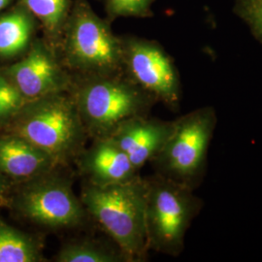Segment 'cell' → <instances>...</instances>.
Returning a JSON list of instances; mask_svg holds the SVG:
<instances>
[{
	"label": "cell",
	"instance_id": "19",
	"mask_svg": "<svg viewBox=\"0 0 262 262\" xmlns=\"http://www.w3.org/2000/svg\"><path fill=\"white\" fill-rule=\"evenodd\" d=\"M155 0H109V11L114 16L146 17L150 14Z\"/></svg>",
	"mask_w": 262,
	"mask_h": 262
},
{
	"label": "cell",
	"instance_id": "14",
	"mask_svg": "<svg viewBox=\"0 0 262 262\" xmlns=\"http://www.w3.org/2000/svg\"><path fill=\"white\" fill-rule=\"evenodd\" d=\"M57 262H124L128 261L122 251L91 240L72 241L64 244L56 255Z\"/></svg>",
	"mask_w": 262,
	"mask_h": 262
},
{
	"label": "cell",
	"instance_id": "12",
	"mask_svg": "<svg viewBox=\"0 0 262 262\" xmlns=\"http://www.w3.org/2000/svg\"><path fill=\"white\" fill-rule=\"evenodd\" d=\"M57 162L18 134L0 137V172L17 179L35 178L53 172Z\"/></svg>",
	"mask_w": 262,
	"mask_h": 262
},
{
	"label": "cell",
	"instance_id": "20",
	"mask_svg": "<svg viewBox=\"0 0 262 262\" xmlns=\"http://www.w3.org/2000/svg\"><path fill=\"white\" fill-rule=\"evenodd\" d=\"M5 188H6V183H5V180H4L1 172H0V196L3 194Z\"/></svg>",
	"mask_w": 262,
	"mask_h": 262
},
{
	"label": "cell",
	"instance_id": "17",
	"mask_svg": "<svg viewBox=\"0 0 262 262\" xmlns=\"http://www.w3.org/2000/svg\"><path fill=\"white\" fill-rule=\"evenodd\" d=\"M27 99L9 79L0 76V122L14 119Z\"/></svg>",
	"mask_w": 262,
	"mask_h": 262
},
{
	"label": "cell",
	"instance_id": "1",
	"mask_svg": "<svg viewBox=\"0 0 262 262\" xmlns=\"http://www.w3.org/2000/svg\"><path fill=\"white\" fill-rule=\"evenodd\" d=\"M147 180L95 186L88 183L81 201L85 211L111 236L128 261H144L149 250L146 227Z\"/></svg>",
	"mask_w": 262,
	"mask_h": 262
},
{
	"label": "cell",
	"instance_id": "7",
	"mask_svg": "<svg viewBox=\"0 0 262 262\" xmlns=\"http://www.w3.org/2000/svg\"><path fill=\"white\" fill-rule=\"evenodd\" d=\"M18 197L19 212L37 225L70 228L82 225L85 209L76 196L69 180L53 172L28 180Z\"/></svg>",
	"mask_w": 262,
	"mask_h": 262
},
{
	"label": "cell",
	"instance_id": "21",
	"mask_svg": "<svg viewBox=\"0 0 262 262\" xmlns=\"http://www.w3.org/2000/svg\"><path fill=\"white\" fill-rule=\"evenodd\" d=\"M9 1L10 0H0V10L4 8L8 4Z\"/></svg>",
	"mask_w": 262,
	"mask_h": 262
},
{
	"label": "cell",
	"instance_id": "18",
	"mask_svg": "<svg viewBox=\"0 0 262 262\" xmlns=\"http://www.w3.org/2000/svg\"><path fill=\"white\" fill-rule=\"evenodd\" d=\"M234 13L262 44V0H235Z\"/></svg>",
	"mask_w": 262,
	"mask_h": 262
},
{
	"label": "cell",
	"instance_id": "4",
	"mask_svg": "<svg viewBox=\"0 0 262 262\" xmlns=\"http://www.w3.org/2000/svg\"><path fill=\"white\" fill-rule=\"evenodd\" d=\"M217 124L213 106L187 113L174 121V129L150 162L156 174L195 190L206 175L208 152Z\"/></svg>",
	"mask_w": 262,
	"mask_h": 262
},
{
	"label": "cell",
	"instance_id": "3",
	"mask_svg": "<svg viewBox=\"0 0 262 262\" xmlns=\"http://www.w3.org/2000/svg\"><path fill=\"white\" fill-rule=\"evenodd\" d=\"M147 180L146 227L149 250L178 256L203 200L183 184L155 174Z\"/></svg>",
	"mask_w": 262,
	"mask_h": 262
},
{
	"label": "cell",
	"instance_id": "5",
	"mask_svg": "<svg viewBox=\"0 0 262 262\" xmlns=\"http://www.w3.org/2000/svg\"><path fill=\"white\" fill-rule=\"evenodd\" d=\"M98 75L79 88L73 96L88 135L109 137L122 122L148 116L158 100L132 81Z\"/></svg>",
	"mask_w": 262,
	"mask_h": 262
},
{
	"label": "cell",
	"instance_id": "15",
	"mask_svg": "<svg viewBox=\"0 0 262 262\" xmlns=\"http://www.w3.org/2000/svg\"><path fill=\"white\" fill-rule=\"evenodd\" d=\"M32 25L28 16L15 12L0 19V56H13L28 45Z\"/></svg>",
	"mask_w": 262,
	"mask_h": 262
},
{
	"label": "cell",
	"instance_id": "9",
	"mask_svg": "<svg viewBox=\"0 0 262 262\" xmlns=\"http://www.w3.org/2000/svg\"><path fill=\"white\" fill-rule=\"evenodd\" d=\"M7 73L27 101L63 92L68 84L56 57L43 44L34 45L28 56L11 66Z\"/></svg>",
	"mask_w": 262,
	"mask_h": 262
},
{
	"label": "cell",
	"instance_id": "13",
	"mask_svg": "<svg viewBox=\"0 0 262 262\" xmlns=\"http://www.w3.org/2000/svg\"><path fill=\"white\" fill-rule=\"evenodd\" d=\"M44 257L39 244L0 220V262H39Z\"/></svg>",
	"mask_w": 262,
	"mask_h": 262
},
{
	"label": "cell",
	"instance_id": "6",
	"mask_svg": "<svg viewBox=\"0 0 262 262\" xmlns=\"http://www.w3.org/2000/svg\"><path fill=\"white\" fill-rule=\"evenodd\" d=\"M66 53L73 67L108 75L122 63L123 47L101 19L81 6L68 27Z\"/></svg>",
	"mask_w": 262,
	"mask_h": 262
},
{
	"label": "cell",
	"instance_id": "2",
	"mask_svg": "<svg viewBox=\"0 0 262 262\" xmlns=\"http://www.w3.org/2000/svg\"><path fill=\"white\" fill-rule=\"evenodd\" d=\"M14 119V133L47 152L58 165L83 151L88 133L74 98L63 92L27 101Z\"/></svg>",
	"mask_w": 262,
	"mask_h": 262
},
{
	"label": "cell",
	"instance_id": "10",
	"mask_svg": "<svg viewBox=\"0 0 262 262\" xmlns=\"http://www.w3.org/2000/svg\"><path fill=\"white\" fill-rule=\"evenodd\" d=\"M173 129L174 121L137 116L122 122L109 138L125 152L139 171L161 151Z\"/></svg>",
	"mask_w": 262,
	"mask_h": 262
},
{
	"label": "cell",
	"instance_id": "8",
	"mask_svg": "<svg viewBox=\"0 0 262 262\" xmlns=\"http://www.w3.org/2000/svg\"><path fill=\"white\" fill-rule=\"evenodd\" d=\"M122 63L131 81L172 110L181 102V83L171 57L159 44L133 39L122 45Z\"/></svg>",
	"mask_w": 262,
	"mask_h": 262
},
{
	"label": "cell",
	"instance_id": "16",
	"mask_svg": "<svg viewBox=\"0 0 262 262\" xmlns=\"http://www.w3.org/2000/svg\"><path fill=\"white\" fill-rule=\"evenodd\" d=\"M24 3L50 32L59 28L67 10V0H24Z\"/></svg>",
	"mask_w": 262,
	"mask_h": 262
},
{
	"label": "cell",
	"instance_id": "11",
	"mask_svg": "<svg viewBox=\"0 0 262 262\" xmlns=\"http://www.w3.org/2000/svg\"><path fill=\"white\" fill-rule=\"evenodd\" d=\"M78 163L88 183L95 186L122 184L138 177L129 158L109 137L94 139V144L80 154Z\"/></svg>",
	"mask_w": 262,
	"mask_h": 262
}]
</instances>
